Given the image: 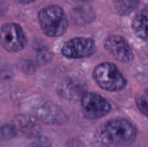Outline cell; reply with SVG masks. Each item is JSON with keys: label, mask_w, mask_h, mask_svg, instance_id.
Segmentation results:
<instances>
[{"label": "cell", "mask_w": 148, "mask_h": 147, "mask_svg": "<svg viewBox=\"0 0 148 147\" xmlns=\"http://www.w3.org/2000/svg\"><path fill=\"white\" fill-rule=\"evenodd\" d=\"M101 136L114 146H127L135 140L137 129L126 119H113L105 124Z\"/></svg>", "instance_id": "cell-1"}, {"label": "cell", "mask_w": 148, "mask_h": 147, "mask_svg": "<svg viewBox=\"0 0 148 147\" xmlns=\"http://www.w3.org/2000/svg\"><path fill=\"white\" fill-rule=\"evenodd\" d=\"M37 18L41 29L47 36H61L68 29V18L63 10L58 5H49L42 8Z\"/></svg>", "instance_id": "cell-2"}, {"label": "cell", "mask_w": 148, "mask_h": 147, "mask_svg": "<svg viewBox=\"0 0 148 147\" xmlns=\"http://www.w3.org/2000/svg\"><path fill=\"white\" fill-rule=\"evenodd\" d=\"M93 78L97 85L108 92H118L124 89L127 81L118 67L111 62H102L93 71Z\"/></svg>", "instance_id": "cell-3"}, {"label": "cell", "mask_w": 148, "mask_h": 147, "mask_svg": "<svg viewBox=\"0 0 148 147\" xmlns=\"http://www.w3.org/2000/svg\"><path fill=\"white\" fill-rule=\"evenodd\" d=\"M26 44V36L23 28L16 23H7L0 28V45L11 53L21 51Z\"/></svg>", "instance_id": "cell-4"}, {"label": "cell", "mask_w": 148, "mask_h": 147, "mask_svg": "<svg viewBox=\"0 0 148 147\" xmlns=\"http://www.w3.org/2000/svg\"><path fill=\"white\" fill-rule=\"evenodd\" d=\"M83 116L88 120L101 119L111 111L110 103L101 95L87 92L81 99Z\"/></svg>", "instance_id": "cell-5"}, {"label": "cell", "mask_w": 148, "mask_h": 147, "mask_svg": "<svg viewBox=\"0 0 148 147\" xmlns=\"http://www.w3.org/2000/svg\"><path fill=\"white\" fill-rule=\"evenodd\" d=\"M95 43L91 38L75 37L66 42L62 47V55L69 59L89 57L95 52Z\"/></svg>", "instance_id": "cell-6"}, {"label": "cell", "mask_w": 148, "mask_h": 147, "mask_svg": "<svg viewBox=\"0 0 148 147\" xmlns=\"http://www.w3.org/2000/svg\"><path fill=\"white\" fill-rule=\"evenodd\" d=\"M104 47L106 50L113 55L117 61L128 63L134 59V53L132 48L127 40L118 35L109 36L104 42Z\"/></svg>", "instance_id": "cell-7"}, {"label": "cell", "mask_w": 148, "mask_h": 147, "mask_svg": "<svg viewBox=\"0 0 148 147\" xmlns=\"http://www.w3.org/2000/svg\"><path fill=\"white\" fill-rule=\"evenodd\" d=\"M36 117L44 123L60 125L66 121L67 116L65 113L56 104L45 102L39 106L36 110Z\"/></svg>", "instance_id": "cell-8"}, {"label": "cell", "mask_w": 148, "mask_h": 147, "mask_svg": "<svg viewBox=\"0 0 148 147\" xmlns=\"http://www.w3.org/2000/svg\"><path fill=\"white\" fill-rule=\"evenodd\" d=\"M85 93H87L85 84L72 78L62 81L57 88V94L63 99L69 101L82 99Z\"/></svg>", "instance_id": "cell-9"}, {"label": "cell", "mask_w": 148, "mask_h": 147, "mask_svg": "<svg viewBox=\"0 0 148 147\" xmlns=\"http://www.w3.org/2000/svg\"><path fill=\"white\" fill-rule=\"evenodd\" d=\"M132 28L139 38L148 41V5L135 15L132 22Z\"/></svg>", "instance_id": "cell-10"}, {"label": "cell", "mask_w": 148, "mask_h": 147, "mask_svg": "<svg viewBox=\"0 0 148 147\" xmlns=\"http://www.w3.org/2000/svg\"><path fill=\"white\" fill-rule=\"evenodd\" d=\"M117 12L126 16L134 12L140 4V0H113Z\"/></svg>", "instance_id": "cell-11"}, {"label": "cell", "mask_w": 148, "mask_h": 147, "mask_svg": "<svg viewBox=\"0 0 148 147\" xmlns=\"http://www.w3.org/2000/svg\"><path fill=\"white\" fill-rule=\"evenodd\" d=\"M135 102L140 112L148 118V88L144 89L136 95Z\"/></svg>", "instance_id": "cell-12"}, {"label": "cell", "mask_w": 148, "mask_h": 147, "mask_svg": "<svg viewBox=\"0 0 148 147\" xmlns=\"http://www.w3.org/2000/svg\"><path fill=\"white\" fill-rule=\"evenodd\" d=\"M16 135V130L11 126H5L0 128V139H10Z\"/></svg>", "instance_id": "cell-13"}, {"label": "cell", "mask_w": 148, "mask_h": 147, "mask_svg": "<svg viewBox=\"0 0 148 147\" xmlns=\"http://www.w3.org/2000/svg\"><path fill=\"white\" fill-rule=\"evenodd\" d=\"M69 147H82V146L80 141L73 140V141H71V143H70V145H69Z\"/></svg>", "instance_id": "cell-14"}, {"label": "cell", "mask_w": 148, "mask_h": 147, "mask_svg": "<svg viewBox=\"0 0 148 147\" xmlns=\"http://www.w3.org/2000/svg\"><path fill=\"white\" fill-rule=\"evenodd\" d=\"M17 3H23V4H29V3H31L33 2H35L36 0H16Z\"/></svg>", "instance_id": "cell-15"}, {"label": "cell", "mask_w": 148, "mask_h": 147, "mask_svg": "<svg viewBox=\"0 0 148 147\" xmlns=\"http://www.w3.org/2000/svg\"><path fill=\"white\" fill-rule=\"evenodd\" d=\"M33 147H53L51 145L49 144H42V145H38L36 146H33Z\"/></svg>", "instance_id": "cell-16"}, {"label": "cell", "mask_w": 148, "mask_h": 147, "mask_svg": "<svg viewBox=\"0 0 148 147\" xmlns=\"http://www.w3.org/2000/svg\"><path fill=\"white\" fill-rule=\"evenodd\" d=\"M79 1H84V2H86V1H90V0H79Z\"/></svg>", "instance_id": "cell-17"}]
</instances>
